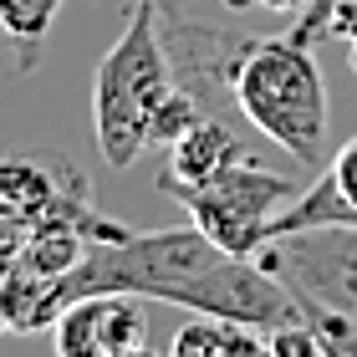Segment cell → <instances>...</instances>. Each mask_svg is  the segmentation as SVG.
Here are the masks:
<instances>
[{
	"label": "cell",
	"instance_id": "cell-7",
	"mask_svg": "<svg viewBox=\"0 0 357 357\" xmlns=\"http://www.w3.org/2000/svg\"><path fill=\"white\" fill-rule=\"evenodd\" d=\"M235 158H250V143L240 138L225 118L204 112L178 143H169V164L158 169V184H194V178L235 164Z\"/></svg>",
	"mask_w": 357,
	"mask_h": 357
},
{
	"label": "cell",
	"instance_id": "cell-9",
	"mask_svg": "<svg viewBox=\"0 0 357 357\" xmlns=\"http://www.w3.org/2000/svg\"><path fill=\"white\" fill-rule=\"evenodd\" d=\"M301 321L312 327L321 357H357V317L327 312V306H301Z\"/></svg>",
	"mask_w": 357,
	"mask_h": 357
},
{
	"label": "cell",
	"instance_id": "cell-3",
	"mask_svg": "<svg viewBox=\"0 0 357 357\" xmlns=\"http://www.w3.org/2000/svg\"><path fill=\"white\" fill-rule=\"evenodd\" d=\"M174 87L178 82L158 31V0H138L133 21L107 46L92 77V138L107 169H133L153 149V118Z\"/></svg>",
	"mask_w": 357,
	"mask_h": 357
},
{
	"label": "cell",
	"instance_id": "cell-11",
	"mask_svg": "<svg viewBox=\"0 0 357 357\" xmlns=\"http://www.w3.org/2000/svg\"><path fill=\"white\" fill-rule=\"evenodd\" d=\"M321 174H327L332 184H337V194H342L347 209L357 215V138H347L342 149H337V153L327 158V169H321Z\"/></svg>",
	"mask_w": 357,
	"mask_h": 357
},
{
	"label": "cell",
	"instance_id": "cell-1",
	"mask_svg": "<svg viewBox=\"0 0 357 357\" xmlns=\"http://www.w3.org/2000/svg\"><path fill=\"white\" fill-rule=\"evenodd\" d=\"M97 291L174 301L255 332L301 321V301L255 255L220 250L194 220L174 225V230H123V235L92 240L82 261L56 275V301L67 312L77 296H97Z\"/></svg>",
	"mask_w": 357,
	"mask_h": 357
},
{
	"label": "cell",
	"instance_id": "cell-16",
	"mask_svg": "<svg viewBox=\"0 0 357 357\" xmlns=\"http://www.w3.org/2000/svg\"><path fill=\"white\" fill-rule=\"evenodd\" d=\"M225 6H250V0H225Z\"/></svg>",
	"mask_w": 357,
	"mask_h": 357
},
{
	"label": "cell",
	"instance_id": "cell-15",
	"mask_svg": "<svg viewBox=\"0 0 357 357\" xmlns=\"http://www.w3.org/2000/svg\"><path fill=\"white\" fill-rule=\"evenodd\" d=\"M123 357H169V352H153V347H133V352H123Z\"/></svg>",
	"mask_w": 357,
	"mask_h": 357
},
{
	"label": "cell",
	"instance_id": "cell-8",
	"mask_svg": "<svg viewBox=\"0 0 357 357\" xmlns=\"http://www.w3.org/2000/svg\"><path fill=\"white\" fill-rule=\"evenodd\" d=\"M67 0H0V31L21 52V67H31L41 52V41L52 36V21L61 15Z\"/></svg>",
	"mask_w": 357,
	"mask_h": 357
},
{
	"label": "cell",
	"instance_id": "cell-6",
	"mask_svg": "<svg viewBox=\"0 0 357 357\" xmlns=\"http://www.w3.org/2000/svg\"><path fill=\"white\" fill-rule=\"evenodd\" d=\"M143 337H149L143 296H128V291L77 296L67 312L52 321L56 357H123V352L143 347Z\"/></svg>",
	"mask_w": 357,
	"mask_h": 357
},
{
	"label": "cell",
	"instance_id": "cell-2",
	"mask_svg": "<svg viewBox=\"0 0 357 357\" xmlns=\"http://www.w3.org/2000/svg\"><path fill=\"white\" fill-rule=\"evenodd\" d=\"M235 112L245 118L261 138L286 149L296 164L317 169L327 158V82L312 56V46L286 36H245V52L235 61Z\"/></svg>",
	"mask_w": 357,
	"mask_h": 357
},
{
	"label": "cell",
	"instance_id": "cell-17",
	"mask_svg": "<svg viewBox=\"0 0 357 357\" xmlns=\"http://www.w3.org/2000/svg\"><path fill=\"white\" fill-rule=\"evenodd\" d=\"M0 275H6V271H0ZM0 332H6V317H0Z\"/></svg>",
	"mask_w": 357,
	"mask_h": 357
},
{
	"label": "cell",
	"instance_id": "cell-10",
	"mask_svg": "<svg viewBox=\"0 0 357 357\" xmlns=\"http://www.w3.org/2000/svg\"><path fill=\"white\" fill-rule=\"evenodd\" d=\"M230 327H235V321H220V317L194 312L184 327L174 332L169 357H220V352H225V342H230Z\"/></svg>",
	"mask_w": 357,
	"mask_h": 357
},
{
	"label": "cell",
	"instance_id": "cell-13",
	"mask_svg": "<svg viewBox=\"0 0 357 357\" xmlns=\"http://www.w3.org/2000/svg\"><path fill=\"white\" fill-rule=\"evenodd\" d=\"M275 347H281L286 357H321V347H317V337H312V327L306 321H291V327H275V332H266Z\"/></svg>",
	"mask_w": 357,
	"mask_h": 357
},
{
	"label": "cell",
	"instance_id": "cell-5",
	"mask_svg": "<svg viewBox=\"0 0 357 357\" xmlns=\"http://www.w3.org/2000/svg\"><path fill=\"white\" fill-rule=\"evenodd\" d=\"M255 261L301 306L357 317V225H317V230L275 235L255 250Z\"/></svg>",
	"mask_w": 357,
	"mask_h": 357
},
{
	"label": "cell",
	"instance_id": "cell-4",
	"mask_svg": "<svg viewBox=\"0 0 357 357\" xmlns=\"http://www.w3.org/2000/svg\"><path fill=\"white\" fill-rule=\"evenodd\" d=\"M169 199L184 204V215L230 255H255L271 240V220L301 194V178L261 169L250 158H235L194 184H158Z\"/></svg>",
	"mask_w": 357,
	"mask_h": 357
},
{
	"label": "cell",
	"instance_id": "cell-12",
	"mask_svg": "<svg viewBox=\"0 0 357 357\" xmlns=\"http://www.w3.org/2000/svg\"><path fill=\"white\" fill-rule=\"evenodd\" d=\"M220 357H286V352L275 347L266 332H255V327H230V342H225Z\"/></svg>",
	"mask_w": 357,
	"mask_h": 357
},
{
	"label": "cell",
	"instance_id": "cell-14",
	"mask_svg": "<svg viewBox=\"0 0 357 357\" xmlns=\"http://www.w3.org/2000/svg\"><path fill=\"white\" fill-rule=\"evenodd\" d=\"M255 6H266V10H275V15H301L312 0H255Z\"/></svg>",
	"mask_w": 357,
	"mask_h": 357
}]
</instances>
